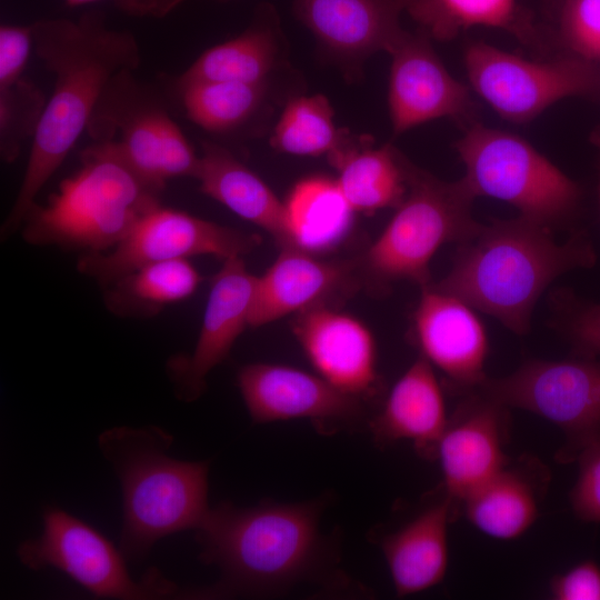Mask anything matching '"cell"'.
<instances>
[{
    "label": "cell",
    "instance_id": "603a6c76",
    "mask_svg": "<svg viewBox=\"0 0 600 600\" xmlns=\"http://www.w3.org/2000/svg\"><path fill=\"white\" fill-rule=\"evenodd\" d=\"M452 510L451 501L444 497L382 538L381 550L398 597L428 590L444 579Z\"/></svg>",
    "mask_w": 600,
    "mask_h": 600
},
{
    "label": "cell",
    "instance_id": "9a60e30c",
    "mask_svg": "<svg viewBox=\"0 0 600 600\" xmlns=\"http://www.w3.org/2000/svg\"><path fill=\"white\" fill-rule=\"evenodd\" d=\"M390 54L388 102L394 134L443 117L462 127L476 120L471 90L448 72L424 32H407Z\"/></svg>",
    "mask_w": 600,
    "mask_h": 600
},
{
    "label": "cell",
    "instance_id": "ffe728a7",
    "mask_svg": "<svg viewBox=\"0 0 600 600\" xmlns=\"http://www.w3.org/2000/svg\"><path fill=\"white\" fill-rule=\"evenodd\" d=\"M412 0H294L293 12L336 58L359 66L378 52L391 53L406 31L400 16Z\"/></svg>",
    "mask_w": 600,
    "mask_h": 600
},
{
    "label": "cell",
    "instance_id": "d6986e66",
    "mask_svg": "<svg viewBox=\"0 0 600 600\" xmlns=\"http://www.w3.org/2000/svg\"><path fill=\"white\" fill-rule=\"evenodd\" d=\"M361 281L357 261L322 260L294 247H283L273 263L257 276L250 328L298 314L354 291Z\"/></svg>",
    "mask_w": 600,
    "mask_h": 600
},
{
    "label": "cell",
    "instance_id": "6da1fadb",
    "mask_svg": "<svg viewBox=\"0 0 600 600\" xmlns=\"http://www.w3.org/2000/svg\"><path fill=\"white\" fill-rule=\"evenodd\" d=\"M38 59L53 76V90L31 142L13 204L1 228L8 237L21 228L36 198L60 168L81 134L112 79L136 71L141 50L136 37L110 28L102 10L78 19L51 18L31 23Z\"/></svg>",
    "mask_w": 600,
    "mask_h": 600
},
{
    "label": "cell",
    "instance_id": "277c9868",
    "mask_svg": "<svg viewBox=\"0 0 600 600\" xmlns=\"http://www.w3.org/2000/svg\"><path fill=\"white\" fill-rule=\"evenodd\" d=\"M172 442L159 427H113L99 436L121 487L119 548L127 560L144 559L163 537L196 530L210 510V463L170 457Z\"/></svg>",
    "mask_w": 600,
    "mask_h": 600
},
{
    "label": "cell",
    "instance_id": "d590c367",
    "mask_svg": "<svg viewBox=\"0 0 600 600\" xmlns=\"http://www.w3.org/2000/svg\"><path fill=\"white\" fill-rule=\"evenodd\" d=\"M31 24H1L0 27V87L23 77V71L33 51Z\"/></svg>",
    "mask_w": 600,
    "mask_h": 600
},
{
    "label": "cell",
    "instance_id": "52a82bcc",
    "mask_svg": "<svg viewBox=\"0 0 600 600\" xmlns=\"http://www.w3.org/2000/svg\"><path fill=\"white\" fill-rule=\"evenodd\" d=\"M456 149L461 178L474 198L490 197L552 231L577 230L580 186L521 137L478 120L463 127Z\"/></svg>",
    "mask_w": 600,
    "mask_h": 600
},
{
    "label": "cell",
    "instance_id": "30bf717a",
    "mask_svg": "<svg viewBox=\"0 0 600 600\" xmlns=\"http://www.w3.org/2000/svg\"><path fill=\"white\" fill-rule=\"evenodd\" d=\"M42 520L41 534L17 548L20 562L28 569H57L100 598L160 599L180 594L178 586L157 569L136 580L120 548L68 511L47 507Z\"/></svg>",
    "mask_w": 600,
    "mask_h": 600
},
{
    "label": "cell",
    "instance_id": "e575fe53",
    "mask_svg": "<svg viewBox=\"0 0 600 600\" xmlns=\"http://www.w3.org/2000/svg\"><path fill=\"white\" fill-rule=\"evenodd\" d=\"M574 462L579 472L569 493L572 511L584 522H600V441L584 449Z\"/></svg>",
    "mask_w": 600,
    "mask_h": 600
},
{
    "label": "cell",
    "instance_id": "ba28073f",
    "mask_svg": "<svg viewBox=\"0 0 600 600\" xmlns=\"http://www.w3.org/2000/svg\"><path fill=\"white\" fill-rule=\"evenodd\" d=\"M87 131L94 141L108 142L159 193L171 179L197 177L200 156L163 103L131 70L120 72L109 83Z\"/></svg>",
    "mask_w": 600,
    "mask_h": 600
},
{
    "label": "cell",
    "instance_id": "74e56055",
    "mask_svg": "<svg viewBox=\"0 0 600 600\" xmlns=\"http://www.w3.org/2000/svg\"><path fill=\"white\" fill-rule=\"evenodd\" d=\"M101 0H64L68 7L74 8ZM123 13L139 18L162 19L173 12L186 0H111Z\"/></svg>",
    "mask_w": 600,
    "mask_h": 600
},
{
    "label": "cell",
    "instance_id": "4316f807",
    "mask_svg": "<svg viewBox=\"0 0 600 600\" xmlns=\"http://www.w3.org/2000/svg\"><path fill=\"white\" fill-rule=\"evenodd\" d=\"M284 209L286 247L312 254L334 249L351 229L356 213L336 179L321 176L298 181L284 201Z\"/></svg>",
    "mask_w": 600,
    "mask_h": 600
},
{
    "label": "cell",
    "instance_id": "44dd1931",
    "mask_svg": "<svg viewBox=\"0 0 600 600\" xmlns=\"http://www.w3.org/2000/svg\"><path fill=\"white\" fill-rule=\"evenodd\" d=\"M448 421L434 368L420 356L396 381L370 430L379 444L410 440L423 457H436Z\"/></svg>",
    "mask_w": 600,
    "mask_h": 600
},
{
    "label": "cell",
    "instance_id": "7402d4cb",
    "mask_svg": "<svg viewBox=\"0 0 600 600\" xmlns=\"http://www.w3.org/2000/svg\"><path fill=\"white\" fill-rule=\"evenodd\" d=\"M549 479L547 468L532 458L508 462L464 499L466 518L490 538L517 539L537 520Z\"/></svg>",
    "mask_w": 600,
    "mask_h": 600
},
{
    "label": "cell",
    "instance_id": "7c38bea8",
    "mask_svg": "<svg viewBox=\"0 0 600 600\" xmlns=\"http://www.w3.org/2000/svg\"><path fill=\"white\" fill-rule=\"evenodd\" d=\"M260 236L206 220L160 203L144 213L111 249L84 253L78 270L107 287L131 271L156 262L213 256L243 257Z\"/></svg>",
    "mask_w": 600,
    "mask_h": 600
},
{
    "label": "cell",
    "instance_id": "d6a6232c",
    "mask_svg": "<svg viewBox=\"0 0 600 600\" xmlns=\"http://www.w3.org/2000/svg\"><path fill=\"white\" fill-rule=\"evenodd\" d=\"M549 326L568 344L572 357H600V302L584 299L569 288L548 296Z\"/></svg>",
    "mask_w": 600,
    "mask_h": 600
},
{
    "label": "cell",
    "instance_id": "836d02e7",
    "mask_svg": "<svg viewBox=\"0 0 600 600\" xmlns=\"http://www.w3.org/2000/svg\"><path fill=\"white\" fill-rule=\"evenodd\" d=\"M552 36L563 53L600 64V0H562Z\"/></svg>",
    "mask_w": 600,
    "mask_h": 600
},
{
    "label": "cell",
    "instance_id": "1f68e13d",
    "mask_svg": "<svg viewBox=\"0 0 600 600\" xmlns=\"http://www.w3.org/2000/svg\"><path fill=\"white\" fill-rule=\"evenodd\" d=\"M47 100L43 91L24 77L0 87V156L2 161L14 162L26 142L33 139Z\"/></svg>",
    "mask_w": 600,
    "mask_h": 600
},
{
    "label": "cell",
    "instance_id": "3957f363",
    "mask_svg": "<svg viewBox=\"0 0 600 600\" xmlns=\"http://www.w3.org/2000/svg\"><path fill=\"white\" fill-rule=\"evenodd\" d=\"M320 512L318 502L210 508L194 531L220 580L194 596L280 593L308 580L324 554Z\"/></svg>",
    "mask_w": 600,
    "mask_h": 600
},
{
    "label": "cell",
    "instance_id": "e0dca14e",
    "mask_svg": "<svg viewBox=\"0 0 600 600\" xmlns=\"http://www.w3.org/2000/svg\"><path fill=\"white\" fill-rule=\"evenodd\" d=\"M508 409L472 390L449 418L436 457L452 506L463 502L509 462L504 452Z\"/></svg>",
    "mask_w": 600,
    "mask_h": 600
},
{
    "label": "cell",
    "instance_id": "ac0fdd59",
    "mask_svg": "<svg viewBox=\"0 0 600 600\" xmlns=\"http://www.w3.org/2000/svg\"><path fill=\"white\" fill-rule=\"evenodd\" d=\"M292 331L316 373L331 386L359 399L376 392L377 344L360 319L318 306L294 314Z\"/></svg>",
    "mask_w": 600,
    "mask_h": 600
},
{
    "label": "cell",
    "instance_id": "5b68a950",
    "mask_svg": "<svg viewBox=\"0 0 600 600\" xmlns=\"http://www.w3.org/2000/svg\"><path fill=\"white\" fill-rule=\"evenodd\" d=\"M80 167L44 204L37 202L20 229L33 246L103 252L114 247L150 209L159 192L147 186L103 141L80 153Z\"/></svg>",
    "mask_w": 600,
    "mask_h": 600
},
{
    "label": "cell",
    "instance_id": "f35d334b",
    "mask_svg": "<svg viewBox=\"0 0 600 600\" xmlns=\"http://www.w3.org/2000/svg\"><path fill=\"white\" fill-rule=\"evenodd\" d=\"M596 143L600 149V136L597 137ZM598 199H599V208H600V153L598 158Z\"/></svg>",
    "mask_w": 600,
    "mask_h": 600
},
{
    "label": "cell",
    "instance_id": "f546056e",
    "mask_svg": "<svg viewBox=\"0 0 600 600\" xmlns=\"http://www.w3.org/2000/svg\"><path fill=\"white\" fill-rule=\"evenodd\" d=\"M351 137L348 130L336 127L333 110L324 96H299L287 102L270 143L288 154L329 157Z\"/></svg>",
    "mask_w": 600,
    "mask_h": 600
},
{
    "label": "cell",
    "instance_id": "8992f818",
    "mask_svg": "<svg viewBox=\"0 0 600 600\" xmlns=\"http://www.w3.org/2000/svg\"><path fill=\"white\" fill-rule=\"evenodd\" d=\"M408 190L390 221L356 259L361 283L378 293L408 281L431 282L430 262L447 243L459 244L480 227L472 214L476 198L462 179L443 181L408 160Z\"/></svg>",
    "mask_w": 600,
    "mask_h": 600
},
{
    "label": "cell",
    "instance_id": "4fadbf2b",
    "mask_svg": "<svg viewBox=\"0 0 600 600\" xmlns=\"http://www.w3.org/2000/svg\"><path fill=\"white\" fill-rule=\"evenodd\" d=\"M238 387L256 423L307 419L324 429L354 427L363 419L361 399L331 386L317 373L276 363H249Z\"/></svg>",
    "mask_w": 600,
    "mask_h": 600
},
{
    "label": "cell",
    "instance_id": "8d00e7d4",
    "mask_svg": "<svg viewBox=\"0 0 600 600\" xmlns=\"http://www.w3.org/2000/svg\"><path fill=\"white\" fill-rule=\"evenodd\" d=\"M549 593L554 600H600V566L584 560L553 576Z\"/></svg>",
    "mask_w": 600,
    "mask_h": 600
},
{
    "label": "cell",
    "instance_id": "d4e9b609",
    "mask_svg": "<svg viewBox=\"0 0 600 600\" xmlns=\"http://www.w3.org/2000/svg\"><path fill=\"white\" fill-rule=\"evenodd\" d=\"M336 181L354 212L397 208L408 190V159L393 146L372 147L371 137H351L327 157Z\"/></svg>",
    "mask_w": 600,
    "mask_h": 600
},
{
    "label": "cell",
    "instance_id": "f1b7e54d",
    "mask_svg": "<svg viewBox=\"0 0 600 600\" xmlns=\"http://www.w3.org/2000/svg\"><path fill=\"white\" fill-rule=\"evenodd\" d=\"M201 280L189 259L150 263L107 286L104 302L120 317H149L192 296Z\"/></svg>",
    "mask_w": 600,
    "mask_h": 600
},
{
    "label": "cell",
    "instance_id": "484cf974",
    "mask_svg": "<svg viewBox=\"0 0 600 600\" xmlns=\"http://www.w3.org/2000/svg\"><path fill=\"white\" fill-rule=\"evenodd\" d=\"M407 12L422 32L439 41L482 26L504 30L524 44H547L544 32L518 0H412Z\"/></svg>",
    "mask_w": 600,
    "mask_h": 600
},
{
    "label": "cell",
    "instance_id": "cb8c5ba5",
    "mask_svg": "<svg viewBox=\"0 0 600 600\" xmlns=\"http://www.w3.org/2000/svg\"><path fill=\"white\" fill-rule=\"evenodd\" d=\"M196 179L202 193L288 246L284 202L229 150L204 142Z\"/></svg>",
    "mask_w": 600,
    "mask_h": 600
},
{
    "label": "cell",
    "instance_id": "9c48e42d",
    "mask_svg": "<svg viewBox=\"0 0 600 600\" xmlns=\"http://www.w3.org/2000/svg\"><path fill=\"white\" fill-rule=\"evenodd\" d=\"M474 390L559 428L566 438L556 454L560 463L574 462L600 441V357L530 359L506 377H487Z\"/></svg>",
    "mask_w": 600,
    "mask_h": 600
},
{
    "label": "cell",
    "instance_id": "4dcf8cb0",
    "mask_svg": "<svg viewBox=\"0 0 600 600\" xmlns=\"http://www.w3.org/2000/svg\"><path fill=\"white\" fill-rule=\"evenodd\" d=\"M177 87L192 122L210 132H228L242 126L260 108L268 81H194Z\"/></svg>",
    "mask_w": 600,
    "mask_h": 600
},
{
    "label": "cell",
    "instance_id": "83f0119b",
    "mask_svg": "<svg viewBox=\"0 0 600 600\" xmlns=\"http://www.w3.org/2000/svg\"><path fill=\"white\" fill-rule=\"evenodd\" d=\"M271 17V8L262 6L243 32L202 52L178 78L177 84L194 81H268L278 58Z\"/></svg>",
    "mask_w": 600,
    "mask_h": 600
},
{
    "label": "cell",
    "instance_id": "5bb4252c",
    "mask_svg": "<svg viewBox=\"0 0 600 600\" xmlns=\"http://www.w3.org/2000/svg\"><path fill=\"white\" fill-rule=\"evenodd\" d=\"M411 317L414 344L460 394L474 390L488 377L489 337L477 310L432 282L420 288Z\"/></svg>",
    "mask_w": 600,
    "mask_h": 600
},
{
    "label": "cell",
    "instance_id": "2e32d148",
    "mask_svg": "<svg viewBox=\"0 0 600 600\" xmlns=\"http://www.w3.org/2000/svg\"><path fill=\"white\" fill-rule=\"evenodd\" d=\"M256 287L257 276L247 269L242 257L223 260L212 278L192 353L173 357L167 366L179 399L193 401L201 396L207 376L227 359L236 340L250 327Z\"/></svg>",
    "mask_w": 600,
    "mask_h": 600
},
{
    "label": "cell",
    "instance_id": "8fae6325",
    "mask_svg": "<svg viewBox=\"0 0 600 600\" xmlns=\"http://www.w3.org/2000/svg\"><path fill=\"white\" fill-rule=\"evenodd\" d=\"M463 57L472 90L510 122H528L568 97H600V64L572 54L530 61L472 42Z\"/></svg>",
    "mask_w": 600,
    "mask_h": 600
},
{
    "label": "cell",
    "instance_id": "7a4b0ae2",
    "mask_svg": "<svg viewBox=\"0 0 600 600\" xmlns=\"http://www.w3.org/2000/svg\"><path fill=\"white\" fill-rule=\"evenodd\" d=\"M597 252L586 230L563 242L523 216L481 223L457 244L451 269L432 284L498 320L517 336L531 329L536 304L564 273L592 268Z\"/></svg>",
    "mask_w": 600,
    "mask_h": 600
}]
</instances>
